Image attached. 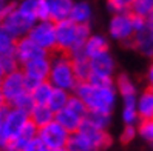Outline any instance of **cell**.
Wrapping results in <instances>:
<instances>
[{"label": "cell", "mask_w": 153, "mask_h": 151, "mask_svg": "<svg viewBox=\"0 0 153 151\" xmlns=\"http://www.w3.org/2000/svg\"><path fill=\"white\" fill-rule=\"evenodd\" d=\"M73 94H76L85 103L88 111H99L108 114H113L119 99L114 83H96L91 80L79 82Z\"/></svg>", "instance_id": "6da1fadb"}, {"label": "cell", "mask_w": 153, "mask_h": 151, "mask_svg": "<svg viewBox=\"0 0 153 151\" xmlns=\"http://www.w3.org/2000/svg\"><path fill=\"white\" fill-rule=\"evenodd\" d=\"M111 145L108 130H99L88 123H82L77 131L70 133L67 151H105Z\"/></svg>", "instance_id": "7a4b0ae2"}, {"label": "cell", "mask_w": 153, "mask_h": 151, "mask_svg": "<svg viewBox=\"0 0 153 151\" xmlns=\"http://www.w3.org/2000/svg\"><path fill=\"white\" fill-rule=\"evenodd\" d=\"M146 19L133 13H116L111 14L108 25H107V35L108 39L121 43V45L130 46V43L138 31L144 29Z\"/></svg>", "instance_id": "3957f363"}, {"label": "cell", "mask_w": 153, "mask_h": 151, "mask_svg": "<svg viewBox=\"0 0 153 151\" xmlns=\"http://www.w3.org/2000/svg\"><path fill=\"white\" fill-rule=\"evenodd\" d=\"M91 32V25H77L70 19L56 22V51L71 54L84 48V43Z\"/></svg>", "instance_id": "277c9868"}, {"label": "cell", "mask_w": 153, "mask_h": 151, "mask_svg": "<svg viewBox=\"0 0 153 151\" xmlns=\"http://www.w3.org/2000/svg\"><path fill=\"white\" fill-rule=\"evenodd\" d=\"M48 82L54 86L73 93L79 80L74 74L73 59L68 52L54 51L50 54V74Z\"/></svg>", "instance_id": "5b68a950"}, {"label": "cell", "mask_w": 153, "mask_h": 151, "mask_svg": "<svg viewBox=\"0 0 153 151\" xmlns=\"http://www.w3.org/2000/svg\"><path fill=\"white\" fill-rule=\"evenodd\" d=\"M87 113H88V108L85 106V103L80 100L76 94H71L68 103L60 111L56 113L54 120H57L60 125L65 130H68L70 133H74L82 127V123L85 122Z\"/></svg>", "instance_id": "8992f818"}, {"label": "cell", "mask_w": 153, "mask_h": 151, "mask_svg": "<svg viewBox=\"0 0 153 151\" xmlns=\"http://www.w3.org/2000/svg\"><path fill=\"white\" fill-rule=\"evenodd\" d=\"M30 120L28 111H23L16 106H6L2 130H0V151L5 148V145L10 140L16 139L20 130L25 127V123Z\"/></svg>", "instance_id": "52a82bcc"}, {"label": "cell", "mask_w": 153, "mask_h": 151, "mask_svg": "<svg viewBox=\"0 0 153 151\" xmlns=\"http://www.w3.org/2000/svg\"><path fill=\"white\" fill-rule=\"evenodd\" d=\"M90 68H91V76L88 80L96 83H114L116 59L110 49L90 57Z\"/></svg>", "instance_id": "ba28073f"}, {"label": "cell", "mask_w": 153, "mask_h": 151, "mask_svg": "<svg viewBox=\"0 0 153 151\" xmlns=\"http://www.w3.org/2000/svg\"><path fill=\"white\" fill-rule=\"evenodd\" d=\"M36 22L37 20H36L34 17H31L30 14H26L22 10H19L13 2V6H11L10 13L6 14V17L2 20L0 25H2L3 28L17 40L20 37H25V35L30 32V29L33 28V25Z\"/></svg>", "instance_id": "9c48e42d"}, {"label": "cell", "mask_w": 153, "mask_h": 151, "mask_svg": "<svg viewBox=\"0 0 153 151\" xmlns=\"http://www.w3.org/2000/svg\"><path fill=\"white\" fill-rule=\"evenodd\" d=\"M0 90L3 93V97L8 106L14 105L17 99H20L23 94L28 93L30 88L22 69L19 68L16 71H11V73H6L5 77L2 79V83H0Z\"/></svg>", "instance_id": "30bf717a"}, {"label": "cell", "mask_w": 153, "mask_h": 151, "mask_svg": "<svg viewBox=\"0 0 153 151\" xmlns=\"http://www.w3.org/2000/svg\"><path fill=\"white\" fill-rule=\"evenodd\" d=\"M26 35L50 54L56 51V23L53 20H37Z\"/></svg>", "instance_id": "8fae6325"}, {"label": "cell", "mask_w": 153, "mask_h": 151, "mask_svg": "<svg viewBox=\"0 0 153 151\" xmlns=\"http://www.w3.org/2000/svg\"><path fill=\"white\" fill-rule=\"evenodd\" d=\"M37 137L47 150L65 148L70 137V131L65 130L57 120H53L47 125H43L37 131Z\"/></svg>", "instance_id": "7c38bea8"}, {"label": "cell", "mask_w": 153, "mask_h": 151, "mask_svg": "<svg viewBox=\"0 0 153 151\" xmlns=\"http://www.w3.org/2000/svg\"><path fill=\"white\" fill-rule=\"evenodd\" d=\"M20 69H22V73H23V76L26 79L28 88L31 90V88L34 85H37L39 82L48 80V74H50V54L26 62V63H23L20 66Z\"/></svg>", "instance_id": "4fadbf2b"}, {"label": "cell", "mask_w": 153, "mask_h": 151, "mask_svg": "<svg viewBox=\"0 0 153 151\" xmlns=\"http://www.w3.org/2000/svg\"><path fill=\"white\" fill-rule=\"evenodd\" d=\"M14 54H16L17 60H19V63L22 66L23 63H26V62H30V60H34L37 57H42V56H48L50 52L42 49L39 45H36L28 35H25V37H20V39L16 40Z\"/></svg>", "instance_id": "5bb4252c"}, {"label": "cell", "mask_w": 153, "mask_h": 151, "mask_svg": "<svg viewBox=\"0 0 153 151\" xmlns=\"http://www.w3.org/2000/svg\"><path fill=\"white\" fill-rule=\"evenodd\" d=\"M73 5H74V0H45L48 19L54 23L70 19V13Z\"/></svg>", "instance_id": "9a60e30c"}, {"label": "cell", "mask_w": 153, "mask_h": 151, "mask_svg": "<svg viewBox=\"0 0 153 151\" xmlns=\"http://www.w3.org/2000/svg\"><path fill=\"white\" fill-rule=\"evenodd\" d=\"M94 17L93 5L87 0H74V5L70 13V20L77 25H91Z\"/></svg>", "instance_id": "2e32d148"}, {"label": "cell", "mask_w": 153, "mask_h": 151, "mask_svg": "<svg viewBox=\"0 0 153 151\" xmlns=\"http://www.w3.org/2000/svg\"><path fill=\"white\" fill-rule=\"evenodd\" d=\"M114 88L118 91V96L121 100L122 99H136L138 93H139L136 82L125 73L114 76Z\"/></svg>", "instance_id": "e0dca14e"}, {"label": "cell", "mask_w": 153, "mask_h": 151, "mask_svg": "<svg viewBox=\"0 0 153 151\" xmlns=\"http://www.w3.org/2000/svg\"><path fill=\"white\" fill-rule=\"evenodd\" d=\"M107 49H110L108 35H104L99 32H91L84 43V52L88 59L96 56V54H101V52H104Z\"/></svg>", "instance_id": "ac0fdd59"}, {"label": "cell", "mask_w": 153, "mask_h": 151, "mask_svg": "<svg viewBox=\"0 0 153 151\" xmlns=\"http://www.w3.org/2000/svg\"><path fill=\"white\" fill-rule=\"evenodd\" d=\"M136 110H138L139 120L153 119V90L150 86L138 93Z\"/></svg>", "instance_id": "d6986e66"}, {"label": "cell", "mask_w": 153, "mask_h": 151, "mask_svg": "<svg viewBox=\"0 0 153 151\" xmlns=\"http://www.w3.org/2000/svg\"><path fill=\"white\" fill-rule=\"evenodd\" d=\"M144 28H146V26H144ZM128 48L139 52L142 57H147L150 60L153 59V40L149 37L146 29H141V31H138L136 34H134V37H133Z\"/></svg>", "instance_id": "ffe728a7"}, {"label": "cell", "mask_w": 153, "mask_h": 151, "mask_svg": "<svg viewBox=\"0 0 153 151\" xmlns=\"http://www.w3.org/2000/svg\"><path fill=\"white\" fill-rule=\"evenodd\" d=\"M73 59V68H74V74L77 77L79 82H85L91 76V68H90V59L85 56L84 49L76 51L73 54H70Z\"/></svg>", "instance_id": "44dd1931"}, {"label": "cell", "mask_w": 153, "mask_h": 151, "mask_svg": "<svg viewBox=\"0 0 153 151\" xmlns=\"http://www.w3.org/2000/svg\"><path fill=\"white\" fill-rule=\"evenodd\" d=\"M28 114H30V120L37 128L53 122L54 120V116H56V113L53 111L48 105H34L33 108L28 111Z\"/></svg>", "instance_id": "7402d4cb"}, {"label": "cell", "mask_w": 153, "mask_h": 151, "mask_svg": "<svg viewBox=\"0 0 153 151\" xmlns=\"http://www.w3.org/2000/svg\"><path fill=\"white\" fill-rule=\"evenodd\" d=\"M53 90H54V86H53L48 80H43V82H39L37 85H34L30 90V94L33 97L34 105H47Z\"/></svg>", "instance_id": "603a6c76"}, {"label": "cell", "mask_w": 153, "mask_h": 151, "mask_svg": "<svg viewBox=\"0 0 153 151\" xmlns=\"http://www.w3.org/2000/svg\"><path fill=\"white\" fill-rule=\"evenodd\" d=\"M138 99V97H136ZM136 99H122V108H121V119L124 125H138L139 116L136 110Z\"/></svg>", "instance_id": "cb8c5ba5"}, {"label": "cell", "mask_w": 153, "mask_h": 151, "mask_svg": "<svg viewBox=\"0 0 153 151\" xmlns=\"http://www.w3.org/2000/svg\"><path fill=\"white\" fill-rule=\"evenodd\" d=\"M111 116L108 113H99V111H88L85 116V123L91 125L99 130H108L111 125Z\"/></svg>", "instance_id": "d4e9b609"}, {"label": "cell", "mask_w": 153, "mask_h": 151, "mask_svg": "<svg viewBox=\"0 0 153 151\" xmlns=\"http://www.w3.org/2000/svg\"><path fill=\"white\" fill-rule=\"evenodd\" d=\"M71 94H73V93L65 91V90H60V88H54V90H53V93H51V96H50V100H48L47 105H48L54 113H57V111H60V110L68 103Z\"/></svg>", "instance_id": "484cf974"}, {"label": "cell", "mask_w": 153, "mask_h": 151, "mask_svg": "<svg viewBox=\"0 0 153 151\" xmlns=\"http://www.w3.org/2000/svg\"><path fill=\"white\" fill-rule=\"evenodd\" d=\"M37 131H39V128L36 127L31 120H28V122L25 123V127L20 130V133L17 134V137H16V139H13V140H16L19 145L25 147L30 140H33V139L37 137Z\"/></svg>", "instance_id": "4316f807"}, {"label": "cell", "mask_w": 153, "mask_h": 151, "mask_svg": "<svg viewBox=\"0 0 153 151\" xmlns=\"http://www.w3.org/2000/svg\"><path fill=\"white\" fill-rule=\"evenodd\" d=\"M16 48V39L0 25V57L11 54Z\"/></svg>", "instance_id": "83f0119b"}, {"label": "cell", "mask_w": 153, "mask_h": 151, "mask_svg": "<svg viewBox=\"0 0 153 151\" xmlns=\"http://www.w3.org/2000/svg\"><path fill=\"white\" fill-rule=\"evenodd\" d=\"M136 127H138V136L147 145H150V148H153V119L139 120Z\"/></svg>", "instance_id": "f1b7e54d"}, {"label": "cell", "mask_w": 153, "mask_h": 151, "mask_svg": "<svg viewBox=\"0 0 153 151\" xmlns=\"http://www.w3.org/2000/svg\"><path fill=\"white\" fill-rule=\"evenodd\" d=\"M136 0H107V10L111 14L116 13H131Z\"/></svg>", "instance_id": "f546056e"}, {"label": "cell", "mask_w": 153, "mask_h": 151, "mask_svg": "<svg viewBox=\"0 0 153 151\" xmlns=\"http://www.w3.org/2000/svg\"><path fill=\"white\" fill-rule=\"evenodd\" d=\"M131 13L144 19L153 15V0H136L131 8Z\"/></svg>", "instance_id": "4dcf8cb0"}, {"label": "cell", "mask_w": 153, "mask_h": 151, "mask_svg": "<svg viewBox=\"0 0 153 151\" xmlns=\"http://www.w3.org/2000/svg\"><path fill=\"white\" fill-rule=\"evenodd\" d=\"M0 65L5 69V73H11V71H16V69L20 68V63H19V60H17L14 52L0 57Z\"/></svg>", "instance_id": "1f68e13d"}, {"label": "cell", "mask_w": 153, "mask_h": 151, "mask_svg": "<svg viewBox=\"0 0 153 151\" xmlns=\"http://www.w3.org/2000/svg\"><path fill=\"white\" fill-rule=\"evenodd\" d=\"M136 137H138V127L136 125H124V128L121 131V136H119L122 144H130Z\"/></svg>", "instance_id": "d6a6232c"}, {"label": "cell", "mask_w": 153, "mask_h": 151, "mask_svg": "<svg viewBox=\"0 0 153 151\" xmlns=\"http://www.w3.org/2000/svg\"><path fill=\"white\" fill-rule=\"evenodd\" d=\"M23 151H47V148H45V145L39 140V137H36L23 147Z\"/></svg>", "instance_id": "836d02e7"}, {"label": "cell", "mask_w": 153, "mask_h": 151, "mask_svg": "<svg viewBox=\"0 0 153 151\" xmlns=\"http://www.w3.org/2000/svg\"><path fill=\"white\" fill-rule=\"evenodd\" d=\"M11 6H13V2L10 3H5V2H0V23H2V20L6 17V14L10 13L11 10Z\"/></svg>", "instance_id": "e575fe53"}, {"label": "cell", "mask_w": 153, "mask_h": 151, "mask_svg": "<svg viewBox=\"0 0 153 151\" xmlns=\"http://www.w3.org/2000/svg\"><path fill=\"white\" fill-rule=\"evenodd\" d=\"M2 151H23V147L19 145L16 140H10V142L5 145V148H3Z\"/></svg>", "instance_id": "d590c367"}, {"label": "cell", "mask_w": 153, "mask_h": 151, "mask_svg": "<svg viewBox=\"0 0 153 151\" xmlns=\"http://www.w3.org/2000/svg\"><path fill=\"white\" fill-rule=\"evenodd\" d=\"M146 82H147L149 86H153V59L150 62L147 71H146Z\"/></svg>", "instance_id": "8d00e7d4"}, {"label": "cell", "mask_w": 153, "mask_h": 151, "mask_svg": "<svg viewBox=\"0 0 153 151\" xmlns=\"http://www.w3.org/2000/svg\"><path fill=\"white\" fill-rule=\"evenodd\" d=\"M146 32L149 34V37L153 40V15H150V17H147L146 19Z\"/></svg>", "instance_id": "74e56055"}, {"label": "cell", "mask_w": 153, "mask_h": 151, "mask_svg": "<svg viewBox=\"0 0 153 151\" xmlns=\"http://www.w3.org/2000/svg\"><path fill=\"white\" fill-rule=\"evenodd\" d=\"M5 106H8V105H6V100H5V97H3V93H2V90H0V110H2V108H5Z\"/></svg>", "instance_id": "f35d334b"}, {"label": "cell", "mask_w": 153, "mask_h": 151, "mask_svg": "<svg viewBox=\"0 0 153 151\" xmlns=\"http://www.w3.org/2000/svg\"><path fill=\"white\" fill-rule=\"evenodd\" d=\"M6 108V106H5ZM5 108L0 110V130H2V123H3V116H5Z\"/></svg>", "instance_id": "ab89813d"}, {"label": "cell", "mask_w": 153, "mask_h": 151, "mask_svg": "<svg viewBox=\"0 0 153 151\" xmlns=\"http://www.w3.org/2000/svg\"><path fill=\"white\" fill-rule=\"evenodd\" d=\"M5 74H6V73H5V69L2 68V65H0V83H2V79L5 77Z\"/></svg>", "instance_id": "60d3db41"}, {"label": "cell", "mask_w": 153, "mask_h": 151, "mask_svg": "<svg viewBox=\"0 0 153 151\" xmlns=\"http://www.w3.org/2000/svg\"><path fill=\"white\" fill-rule=\"evenodd\" d=\"M47 151H67V148H56V150H47Z\"/></svg>", "instance_id": "b9f144b4"}, {"label": "cell", "mask_w": 153, "mask_h": 151, "mask_svg": "<svg viewBox=\"0 0 153 151\" xmlns=\"http://www.w3.org/2000/svg\"><path fill=\"white\" fill-rule=\"evenodd\" d=\"M0 2H5V3H10V2H14V0H0Z\"/></svg>", "instance_id": "7bdbcfd3"}, {"label": "cell", "mask_w": 153, "mask_h": 151, "mask_svg": "<svg viewBox=\"0 0 153 151\" xmlns=\"http://www.w3.org/2000/svg\"><path fill=\"white\" fill-rule=\"evenodd\" d=\"M150 88H152V90H153V86H150Z\"/></svg>", "instance_id": "ee69618b"}]
</instances>
